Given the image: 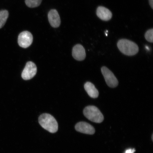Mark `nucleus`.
<instances>
[{
    "label": "nucleus",
    "instance_id": "nucleus-9",
    "mask_svg": "<svg viewBox=\"0 0 153 153\" xmlns=\"http://www.w3.org/2000/svg\"><path fill=\"white\" fill-rule=\"evenodd\" d=\"M72 54L73 57L76 60L83 61L85 58V50L83 46L80 44L76 45L73 47Z\"/></svg>",
    "mask_w": 153,
    "mask_h": 153
},
{
    "label": "nucleus",
    "instance_id": "nucleus-15",
    "mask_svg": "<svg viewBox=\"0 0 153 153\" xmlns=\"http://www.w3.org/2000/svg\"><path fill=\"white\" fill-rule=\"evenodd\" d=\"M135 152V149H129L126 150L124 153H134Z\"/></svg>",
    "mask_w": 153,
    "mask_h": 153
},
{
    "label": "nucleus",
    "instance_id": "nucleus-8",
    "mask_svg": "<svg viewBox=\"0 0 153 153\" xmlns=\"http://www.w3.org/2000/svg\"><path fill=\"white\" fill-rule=\"evenodd\" d=\"M48 18L50 24L52 27L57 28L60 26V17L56 10L51 9L49 11L48 14Z\"/></svg>",
    "mask_w": 153,
    "mask_h": 153
},
{
    "label": "nucleus",
    "instance_id": "nucleus-10",
    "mask_svg": "<svg viewBox=\"0 0 153 153\" xmlns=\"http://www.w3.org/2000/svg\"><path fill=\"white\" fill-rule=\"evenodd\" d=\"M97 16L101 20L108 21L112 18V12L108 9L103 6H99L97 9Z\"/></svg>",
    "mask_w": 153,
    "mask_h": 153
},
{
    "label": "nucleus",
    "instance_id": "nucleus-12",
    "mask_svg": "<svg viewBox=\"0 0 153 153\" xmlns=\"http://www.w3.org/2000/svg\"><path fill=\"white\" fill-rule=\"evenodd\" d=\"M9 16L8 11L7 10L0 11V28H2Z\"/></svg>",
    "mask_w": 153,
    "mask_h": 153
},
{
    "label": "nucleus",
    "instance_id": "nucleus-13",
    "mask_svg": "<svg viewBox=\"0 0 153 153\" xmlns=\"http://www.w3.org/2000/svg\"><path fill=\"white\" fill-rule=\"evenodd\" d=\"M42 0H25L27 6L30 8L37 7L41 4Z\"/></svg>",
    "mask_w": 153,
    "mask_h": 153
},
{
    "label": "nucleus",
    "instance_id": "nucleus-5",
    "mask_svg": "<svg viewBox=\"0 0 153 153\" xmlns=\"http://www.w3.org/2000/svg\"><path fill=\"white\" fill-rule=\"evenodd\" d=\"M37 72V68L35 64L32 62H29L26 63L23 70L22 77L25 80H30L35 76Z\"/></svg>",
    "mask_w": 153,
    "mask_h": 153
},
{
    "label": "nucleus",
    "instance_id": "nucleus-3",
    "mask_svg": "<svg viewBox=\"0 0 153 153\" xmlns=\"http://www.w3.org/2000/svg\"><path fill=\"white\" fill-rule=\"evenodd\" d=\"M84 115L91 121L96 123H100L104 120V117L98 108L94 106H88L84 109Z\"/></svg>",
    "mask_w": 153,
    "mask_h": 153
},
{
    "label": "nucleus",
    "instance_id": "nucleus-4",
    "mask_svg": "<svg viewBox=\"0 0 153 153\" xmlns=\"http://www.w3.org/2000/svg\"><path fill=\"white\" fill-rule=\"evenodd\" d=\"M101 71L107 85L111 88L117 87L118 81L112 72L105 66L102 67L101 68Z\"/></svg>",
    "mask_w": 153,
    "mask_h": 153
},
{
    "label": "nucleus",
    "instance_id": "nucleus-7",
    "mask_svg": "<svg viewBox=\"0 0 153 153\" xmlns=\"http://www.w3.org/2000/svg\"><path fill=\"white\" fill-rule=\"evenodd\" d=\"M75 128L76 131L87 134L93 135L95 133L94 127L86 122H81L77 123Z\"/></svg>",
    "mask_w": 153,
    "mask_h": 153
},
{
    "label": "nucleus",
    "instance_id": "nucleus-1",
    "mask_svg": "<svg viewBox=\"0 0 153 153\" xmlns=\"http://www.w3.org/2000/svg\"><path fill=\"white\" fill-rule=\"evenodd\" d=\"M117 45L120 52L127 56H133L139 51L138 45L129 40L120 39L118 42Z\"/></svg>",
    "mask_w": 153,
    "mask_h": 153
},
{
    "label": "nucleus",
    "instance_id": "nucleus-11",
    "mask_svg": "<svg viewBox=\"0 0 153 153\" xmlns=\"http://www.w3.org/2000/svg\"><path fill=\"white\" fill-rule=\"evenodd\" d=\"M84 88L88 95L93 98H97L98 97L99 93L98 90L95 88L94 85L91 82H86L84 85Z\"/></svg>",
    "mask_w": 153,
    "mask_h": 153
},
{
    "label": "nucleus",
    "instance_id": "nucleus-17",
    "mask_svg": "<svg viewBox=\"0 0 153 153\" xmlns=\"http://www.w3.org/2000/svg\"><path fill=\"white\" fill-rule=\"evenodd\" d=\"M153 134H152V141H153Z\"/></svg>",
    "mask_w": 153,
    "mask_h": 153
},
{
    "label": "nucleus",
    "instance_id": "nucleus-14",
    "mask_svg": "<svg viewBox=\"0 0 153 153\" xmlns=\"http://www.w3.org/2000/svg\"><path fill=\"white\" fill-rule=\"evenodd\" d=\"M153 29L152 28L147 30L145 34V37L147 41L150 43L153 42Z\"/></svg>",
    "mask_w": 153,
    "mask_h": 153
},
{
    "label": "nucleus",
    "instance_id": "nucleus-2",
    "mask_svg": "<svg viewBox=\"0 0 153 153\" xmlns=\"http://www.w3.org/2000/svg\"><path fill=\"white\" fill-rule=\"evenodd\" d=\"M38 120L42 127L49 132L56 133L58 130V123L53 117L50 114H42L39 116Z\"/></svg>",
    "mask_w": 153,
    "mask_h": 153
},
{
    "label": "nucleus",
    "instance_id": "nucleus-6",
    "mask_svg": "<svg viewBox=\"0 0 153 153\" xmlns=\"http://www.w3.org/2000/svg\"><path fill=\"white\" fill-rule=\"evenodd\" d=\"M33 41V37L30 32L24 31L19 34L18 43L21 47L26 48L31 45Z\"/></svg>",
    "mask_w": 153,
    "mask_h": 153
},
{
    "label": "nucleus",
    "instance_id": "nucleus-16",
    "mask_svg": "<svg viewBox=\"0 0 153 153\" xmlns=\"http://www.w3.org/2000/svg\"><path fill=\"white\" fill-rule=\"evenodd\" d=\"M149 3L151 7L153 9V0H149Z\"/></svg>",
    "mask_w": 153,
    "mask_h": 153
}]
</instances>
